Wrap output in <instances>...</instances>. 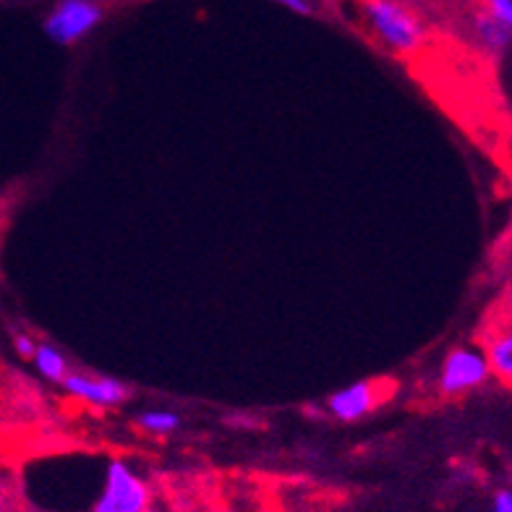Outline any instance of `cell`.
I'll list each match as a JSON object with an SVG mask.
<instances>
[{
	"mask_svg": "<svg viewBox=\"0 0 512 512\" xmlns=\"http://www.w3.org/2000/svg\"><path fill=\"white\" fill-rule=\"evenodd\" d=\"M366 24L384 48L398 55L416 53L426 40V29L411 6L403 0H366Z\"/></svg>",
	"mask_w": 512,
	"mask_h": 512,
	"instance_id": "obj_1",
	"label": "cell"
},
{
	"mask_svg": "<svg viewBox=\"0 0 512 512\" xmlns=\"http://www.w3.org/2000/svg\"><path fill=\"white\" fill-rule=\"evenodd\" d=\"M102 8L95 0H61L45 19V32L58 45H74L100 24Z\"/></svg>",
	"mask_w": 512,
	"mask_h": 512,
	"instance_id": "obj_3",
	"label": "cell"
},
{
	"mask_svg": "<svg viewBox=\"0 0 512 512\" xmlns=\"http://www.w3.org/2000/svg\"><path fill=\"white\" fill-rule=\"evenodd\" d=\"M484 353L489 358L492 374L499 382L512 384V319L505 324H499L497 330L489 335L484 345Z\"/></svg>",
	"mask_w": 512,
	"mask_h": 512,
	"instance_id": "obj_7",
	"label": "cell"
},
{
	"mask_svg": "<svg viewBox=\"0 0 512 512\" xmlns=\"http://www.w3.org/2000/svg\"><path fill=\"white\" fill-rule=\"evenodd\" d=\"M136 424L149 434H170L181 426V418L170 411H144Z\"/></svg>",
	"mask_w": 512,
	"mask_h": 512,
	"instance_id": "obj_10",
	"label": "cell"
},
{
	"mask_svg": "<svg viewBox=\"0 0 512 512\" xmlns=\"http://www.w3.org/2000/svg\"><path fill=\"white\" fill-rule=\"evenodd\" d=\"M489 377H492V366H489L484 351L455 348L445 358V366L439 374V390L445 395H463V392L481 387Z\"/></svg>",
	"mask_w": 512,
	"mask_h": 512,
	"instance_id": "obj_4",
	"label": "cell"
},
{
	"mask_svg": "<svg viewBox=\"0 0 512 512\" xmlns=\"http://www.w3.org/2000/svg\"><path fill=\"white\" fill-rule=\"evenodd\" d=\"M382 398V382H356L351 387H345V390L335 392L327 408H330L337 421H358V418H364L366 413L374 411Z\"/></svg>",
	"mask_w": 512,
	"mask_h": 512,
	"instance_id": "obj_5",
	"label": "cell"
},
{
	"mask_svg": "<svg viewBox=\"0 0 512 512\" xmlns=\"http://www.w3.org/2000/svg\"><path fill=\"white\" fill-rule=\"evenodd\" d=\"M473 34L481 42V48L489 50V53H502L512 42V29L486 14V11H479L476 19H473Z\"/></svg>",
	"mask_w": 512,
	"mask_h": 512,
	"instance_id": "obj_8",
	"label": "cell"
},
{
	"mask_svg": "<svg viewBox=\"0 0 512 512\" xmlns=\"http://www.w3.org/2000/svg\"><path fill=\"white\" fill-rule=\"evenodd\" d=\"M14 345H16V353H19L21 358H32V361H34V356H37V348H40V345L34 343L29 335H19L16 337Z\"/></svg>",
	"mask_w": 512,
	"mask_h": 512,
	"instance_id": "obj_12",
	"label": "cell"
},
{
	"mask_svg": "<svg viewBox=\"0 0 512 512\" xmlns=\"http://www.w3.org/2000/svg\"><path fill=\"white\" fill-rule=\"evenodd\" d=\"M275 3L290 8V11H296V14H311L309 0H275Z\"/></svg>",
	"mask_w": 512,
	"mask_h": 512,
	"instance_id": "obj_14",
	"label": "cell"
},
{
	"mask_svg": "<svg viewBox=\"0 0 512 512\" xmlns=\"http://www.w3.org/2000/svg\"><path fill=\"white\" fill-rule=\"evenodd\" d=\"M494 512H512V489H502L494 497Z\"/></svg>",
	"mask_w": 512,
	"mask_h": 512,
	"instance_id": "obj_13",
	"label": "cell"
},
{
	"mask_svg": "<svg viewBox=\"0 0 512 512\" xmlns=\"http://www.w3.org/2000/svg\"><path fill=\"white\" fill-rule=\"evenodd\" d=\"M484 11L512 29V0H484Z\"/></svg>",
	"mask_w": 512,
	"mask_h": 512,
	"instance_id": "obj_11",
	"label": "cell"
},
{
	"mask_svg": "<svg viewBox=\"0 0 512 512\" xmlns=\"http://www.w3.org/2000/svg\"><path fill=\"white\" fill-rule=\"evenodd\" d=\"M149 486L139 473H134L123 460H110L105 465L100 492L89 512H147Z\"/></svg>",
	"mask_w": 512,
	"mask_h": 512,
	"instance_id": "obj_2",
	"label": "cell"
},
{
	"mask_svg": "<svg viewBox=\"0 0 512 512\" xmlns=\"http://www.w3.org/2000/svg\"><path fill=\"white\" fill-rule=\"evenodd\" d=\"M34 366L40 369L42 377H48L50 382H66V377L71 374L68 371V364L66 358L61 356V353L55 351L53 345L42 343L40 348H37V356H34Z\"/></svg>",
	"mask_w": 512,
	"mask_h": 512,
	"instance_id": "obj_9",
	"label": "cell"
},
{
	"mask_svg": "<svg viewBox=\"0 0 512 512\" xmlns=\"http://www.w3.org/2000/svg\"><path fill=\"white\" fill-rule=\"evenodd\" d=\"M63 387L79 400H87L92 405H121L128 400V387L113 377H89V374L71 371Z\"/></svg>",
	"mask_w": 512,
	"mask_h": 512,
	"instance_id": "obj_6",
	"label": "cell"
}]
</instances>
